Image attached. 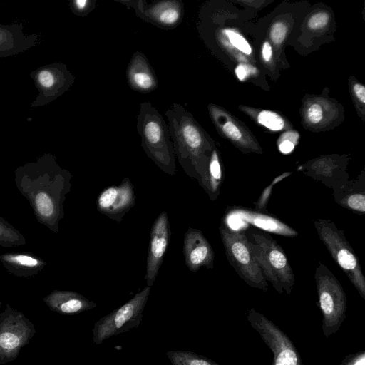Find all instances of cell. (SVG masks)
<instances>
[{
	"label": "cell",
	"mask_w": 365,
	"mask_h": 365,
	"mask_svg": "<svg viewBox=\"0 0 365 365\" xmlns=\"http://www.w3.org/2000/svg\"><path fill=\"white\" fill-rule=\"evenodd\" d=\"M235 73L240 81H244L251 74L256 73V68L249 64L239 63L235 69Z\"/></svg>",
	"instance_id": "cell-33"
},
{
	"label": "cell",
	"mask_w": 365,
	"mask_h": 365,
	"mask_svg": "<svg viewBox=\"0 0 365 365\" xmlns=\"http://www.w3.org/2000/svg\"><path fill=\"white\" fill-rule=\"evenodd\" d=\"M222 181V172L219 155L217 151L213 149L207 170L200 182V185L207 193L210 200H215L220 194V187Z\"/></svg>",
	"instance_id": "cell-21"
},
{
	"label": "cell",
	"mask_w": 365,
	"mask_h": 365,
	"mask_svg": "<svg viewBox=\"0 0 365 365\" xmlns=\"http://www.w3.org/2000/svg\"><path fill=\"white\" fill-rule=\"evenodd\" d=\"M250 245L267 281L282 294H289L294 284V275L282 247L269 235L250 233Z\"/></svg>",
	"instance_id": "cell-4"
},
{
	"label": "cell",
	"mask_w": 365,
	"mask_h": 365,
	"mask_svg": "<svg viewBox=\"0 0 365 365\" xmlns=\"http://www.w3.org/2000/svg\"><path fill=\"white\" fill-rule=\"evenodd\" d=\"M314 278L322 313V330L328 338L339 330L344 320L346 297L336 277L322 262H319Z\"/></svg>",
	"instance_id": "cell-5"
},
{
	"label": "cell",
	"mask_w": 365,
	"mask_h": 365,
	"mask_svg": "<svg viewBox=\"0 0 365 365\" xmlns=\"http://www.w3.org/2000/svg\"><path fill=\"white\" fill-rule=\"evenodd\" d=\"M306 118L312 125L319 124L323 119V110L319 103H313L306 110Z\"/></svg>",
	"instance_id": "cell-31"
},
{
	"label": "cell",
	"mask_w": 365,
	"mask_h": 365,
	"mask_svg": "<svg viewBox=\"0 0 365 365\" xmlns=\"http://www.w3.org/2000/svg\"><path fill=\"white\" fill-rule=\"evenodd\" d=\"M287 27L282 21H277L272 24L269 36L272 41L277 46L281 45L285 39Z\"/></svg>",
	"instance_id": "cell-29"
},
{
	"label": "cell",
	"mask_w": 365,
	"mask_h": 365,
	"mask_svg": "<svg viewBox=\"0 0 365 365\" xmlns=\"http://www.w3.org/2000/svg\"><path fill=\"white\" fill-rule=\"evenodd\" d=\"M40 37L38 34H26L21 23L9 25L0 23V58L26 51L36 46Z\"/></svg>",
	"instance_id": "cell-15"
},
{
	"label": "cell",
	"mask_w": 365,
	"mask_h": 365,
	"mask_svg": "<svg viewBox=\"0 0 365 365\" xmlns=\"http://www.w3.org/2000/svg\"><path fill=\"white\" fill-rule=\"evenodd\" d=\"M208 109L213 122L225 137L245 149L258 151L257 147L244 138L239 126L224 111L212 104L209 105Z\"/></svg>",
	"instance_id": "cell-20"
},
{
	"label": "cell",
	"mask_w": 365,
	"mask_h": 365,
	"mask_svg": "<svg viewBox=\"0 0 365 365\" xmlns=\"http://www.w3.org/2000/svg\"><path fill=\"white\" fill-rule=\"evenodd\" d=\"M165 115L175 158L185 173L200 183L213 150L207 137L183 106L173 103Z\"/></svg>",
	"instance_id": "cell-2"
},
{
	"label": "cell",
	"mask_w": 365,
	"mask_h": 365,
	"mask_svg": "<svg viewBox=\"0 0 365 365\" xmlns=\"http://www.w3.org/2000/svg\"><path fill=\"white\" fill-rule=\"evenodd\" d=\"M353 91L357 99L361 103H365V88L361 84L356 83L353 86Z\"/></svg>",
	"instance_id": "cell-36"
},
{
	"label": "cell",
	"mask_w": 365,
	"mask_h": 365,
	"mask_svg": "<svg viewBox=\"0 0 365 365\" xmlns=\"http://www.w3.org/2000/svg\"><path fill=\"white\" fill-rule=\"evenodd\" d=\"M135 195L129 178H124L119 185L104 189L98 196V210L110 219L120 222L134 206Z\"/></svg>",
	"instance_id": "cell-13"
},
{
	"label": "cell",
	"mask_w": 365,
	"mask_h": 365,
	"mask_svg": "<svg viewBox=\"0 0 365 365\" xmlns=\"http://www.w3.org/2000/svg\"><path fill=\"white\" fill-rule=\"evenodd\" d=\"M145 287L125 304L97 321L92 330L93 341L101 344L104 340L138 327L150 293Z\"/></svg>",
	"instance_id": "cell-8"
},
{
	"label": "cell",
	"mask_w": 365,
	"mask_h": 365,
	"mask_svg": "<svg viewBox=\"0 0 365 365\" xmlns=\"http://www.w3.org/2000/svg\"><path fill=\"white\" fill-rule=\"evenodd\" d=\"M19 192L28 200L37 221L58 233L64 217L63 203L71 188V173L51 153L26 163L14 170Z\"/></svg>",
	"instance_id": "cell-1"
},
{
	"label": "cell",
	"mask_w": 365,
	"mask_h": 365,
	"mask_svg": "<svg viewBox=\"0 0 365 365\" xmlns=\"http://www.w3.org/2000/svg\"><path fill=\"white\" fill-rule=\"evenodd\" d=\"M25 244L24 236L6 220L0 216V246L11 247Z\"/></svg>",
	"instance_id": "cell-22"
},
{
	"label": "cell",
	"mask_w": 365,
	"mask_h": 365,
	"mask_svg": "<svg viewBox=\"0 0 365 365\" xmlns=\"http://www.w3.org/2000/svg\"><path fill=\"white\" fill-rule=\"evenodd\" d=\"M218 38L220 41H227L238 51L250 55L252 53V48L247 41L237 31L231 29H223L220 31Z\"/></svg>",
	"instance_id": "cell-24"
},
{
	"label": "cell",
	"mask_w": 365,
	"mask_h": 365,
	"mask_svg": "<svg viewBox=\"0 0 365 365\" xmlns=\"http://www.w3.org/2000/svg\"><path fill=\"white\" fill-rule=\"evenodd\" d=\"M0 262L9 273L25 278L34 277L46 266L41 257L30 252L1 254Z\"/></svg>",
	"instance_id": "cell-17"
},
{
	"label": "cell",
	"mask_w": 365,
	"mask_h": 365,
	"mask_svg": "<svg viewBox=\"0 0 365 365\" xmlns=\"http://www.w3.org/2000/svg\"><path fill=\"white\" fill-rule=\"evenodd\" d=\"M257 122L264 127L273 130L279 131L284 128L285 122L278 113L271 110H262L257 115Z\"/></svg>",
	"instance_id": "cell-25"
},
{
	"label": "cell",
	"mask_w": 365,
	"mask_h": 365,
	"mask_svg": "<svg viewBox=\"0 0 365 365\" xmlns=\"http://www.w3.org/2000/svg\"><path fill=\"white\" fill-rule=\"evenodd\" d=\"M337 202L347 209L361 214H364L365 212V195L364 192H351L344 196Z\"/></svg>",
	"instance_id": "cell-26"
},
{
	"label": "cell",
	"mask_w": 365,
	"mask_h": 365,
	"mask_svg": "<svg viewBox=\"0 0 365 365\" xmlns=\"http://www.w3.org/2000/svg\"><path fill=\"white\" fill-rule=\"evenodd\" d=\"M126 78L129 86L142 93L153 91L158 86L155 73L147 57L141 52H135L127 67Z\"/></svg>",
	"instance_id": "cell-16"
},
{
	"label": "cell",
	"mask_w": 365,
	"mask_h": 365,
	"mask_svg": "<svg viewBox=\"0 0 365 365\" xmlns=\"http://www.w3.org/2000/svg\"><path fill=\"white\" fill-rule=\"evenodd\" d=\"M329 21V15L325 11L314 14L307 21V26L312 30H318L325 27Z\"/></svg>",
	"instance_id": "cell-30"
},
{
	"label": "cell",
	"mask_w": 365,
	"mask_h": 365,
	"mask_svg": "<svg viewBox=\"0 0 365 365\" xmlns=\"http://www.w3.org/2000/svg\"><path fill=\"white\" fill-rule=\"evenodd\" d=\"M319 239L325 245L336 263L346 274L359 294L365 299V277L358 259L346 240L344 232L328 220L314 222Z\"/></svg>",
	"instance_id": "cell-6"
},
{
	"label": "cell",
	"mask_w": 365,
	"mask_h": 365,
	"mask_svg": "<svg viewBox=\"0 0 365 365\" xmlns=\"http://www.w3.org/2000/svg\"><path fill=\"white\" fill-rule=\"evenodd\" d=\"M46 301L65 314L78 313L96 307L95 302L74 292L54 291Z\"/></svg>",
	"instance_id": "cell-19"
},
{
	"label": "cell",
	"mask_w": 365,
	"mask_h": 365,
	"mask_svg": "<svg viewBox=\"0 0 365 365\" xmlns=\"http://www.w3.org/2000/svg\"><path fill=\"white\" fill-rule=\"evenodd\" d=\"M232 212L242 220L264 230L287 237L297 235V232L292 227L269 215L243 209H237Z\"/></svg>",
	"instance_id": "cell-18"
},
{
	"label": "cell",
	"mask_w": 365,
	"mask_h": 365,
	"mask_svg": "<svg viewBox=\"0 0 365 365\" xmlns=\"http://www.w3.org/2000/svg\"><path fill=\"white\" fill-rule=\"evenodd\" d=\"M19 344V339L14 334L4 332L0 334V346L6 349L16 348Z\"/></svg>",
	"instance_id": "cell-32"
},
{
	"label": "cell",
	"mask_w": 365,
	"mask_h": 365,
	"mask_svg": "<svg viewBox=\"0 0 365 365\" xmlns=\"http://www.w3.org/2000/svg\"><path fill=\"white\" fill-rule=\"evenodd\" d=\"M137 131L145 154L165 173H176L175 155L168 125L150 102H143L137 116Z\"/></svg>",
	"instance_id": "cell-3"
},
{
	"label": "cell",
	"mask_w": 365,
	"mask_h": 365,
	"mask_svg": "<svg viewBox=\"0 0 365 365\" xmlns=\"http://www.w3.org/2000/svg\"><path fill=\"white\" fill-rule=\"evenodd\" d=\"M219 230L227 260L239 276L250 286L266 292L267 281L255 259L245 232L222 224Z\"/></svg>",
	"instance_id": "cell-7"
},
{
	"label": "cell",
	"mask_w": 365,
	"mask_h": 365,
	"mask_svg": "<svg viewBox=\"0 0 365 365\" xmlns=\"http://www.w3.org/2000/svg\"><path fill=\"white\" fill-rule=\"evenodd\" d=\"M340 365H365L364 351L347 356Z\"/></svg>",
	"instance_id": "cell-34"
},
{
	"label": "cell",
	"mask_w": 365,
	"mask_h": 365,
	"mask_svg": "<svg viewBox=\"0 0 365 365\" xmlns=\"http://www.w3.org/2000/svg\"><path fill=\"white\" fill-rule=\"evenodd\" d=\"M170 234L168 214L165 211H163L155 220L150 230L145 276L148 287H151L156 279L169 245Z\"/></svg>",
	"instance_id": "cell-12"
},
{
	"label": "cell",
	"mask_w": 365,
	"mask_h": 365,
	"mask_svg": "<svg viewBox=\"0 0 365 365\" xmlns=\"http://www.w3.org/2000/svg\"><path fill=\"white\" fill-rule=\"evenodd\" d=\"M247 319L272 351V365H303L292 341L272 321L254 309L249 310Z\"/></svg>",
	"instance_id": "cell-9"
},
{
	"label": "cell",
	"mask_w": 365,
	"mask_h": 365,
	"mask_svg": "<svg viewBox=\"0 0 365 365\" xmlns=\"http://www.w3.org/2000/svg\"><path fill=\"white\" fill-rule=\"evenodd\" d=\"M134 9L142 20L162 29H173L180 24L184 4L180 0H163L148 3L144 0L118 1Z\"/></svg>",
	"instance_id": "cell-11"
},
{
	"label": "cell",
	"mask_w": 365,
	"mask_h": 365,
	"mask_svg": "<svg viewBox=\"0 0 365 365\" xmlns=\"http://www.w3.org/2000/svg\"><path fill=\"white\" fill-rule=\"evenodd\" d=\"M183 255L190 271L195 273L202 267L213 268L214 252L201 230L189 227L184 235Z\"/></svg>",
	"instance_id": "cell-14"
},
{
	"label": "cell",
	"mask_w": 365,
	"mask_h": 365,
	"mask_svg": "<svg viewBox=\"0 0 365 365\" xmlns=\"http://www.w3.org/2000/svg\"><path fill=\"white\" fill-rule=\"evenodd\" d=\"M299 135L297 132L288 131L282 134L279 139L278 148L283 154L290 153L297 144Z\"/></svg>",
	"instance_id": "cell-28"
},
{
	"label": "cell",
	"mask_w": 365,
	"mask_h": 365,
	"mask_svg": "<svg viewBox=\"0 0 365 365\" xmlns=\"http://www.w3.org/2000/svg\"><path fill=\"white\" fill-rule=\"evenodd\" d=\"M38 94L30 108L46 106L65 93L75 81L67 66L55 62L41 66L30 73Z\"/></svg>",
	"instance_id": "cell-10"
},
{
	"label": "cell",
	"mask_w": 365,
	"mask_h": 365,
	"mask_svg": "<svg viewBox=\"0 0 365 365\" xmlns=\"http://www.w3.org/2000/svg\"><path fill=\"white\" fill-rule=\"evenodd\" d=\"M173 365H219L215 361L191 351H170L167 352Z\"/></svg>",
	"instance_id": "cell-23"
},
{
	"label": "cell",
	"mask_w": 365,
	"mask_h": 365,
	"mask_svg": "<svg viewBox=\"0 0 365 365\" xmlns=\"http://www.w3.org/2000/svg\"><path fill=\"white\" fill-rule=\"evenodd\" d=\"M262 57L265 62H269L272 58L273 52L270 43L266 41L262 46Z\"/></svg>",
	"instance_id": "cell-35"
},
{
	"label": "cell",
	"mask_w": 365,
	"mask_h": 365,
	"mask_svg": "<svg viewBox=\"0 0 365 365\" xmlns=\"http://www.w3.org/2000/svg\"><path fill=\"white\" fill-rule=\"evenodd\" d=\"M96 0H72L69 1V7L75 15L86 16L96 7Z\"/></svg>",
	"instance_id": "cell-27"
}]
</instances>
